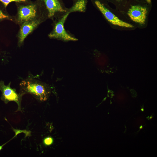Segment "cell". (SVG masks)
Segmentation results:
<instances>
[{"instance_id": "cell-1", "label": "cell", "mask_w": 157, "mask_h": 157, "mask_svg": "<svg viewBox=\"0 0 157 157\" xmlns=\"http://www.w3.org/2000/svg\"><path fill=\"white\" fill-rule=\"evenodd\" d=\"M23 94L29 93L41 101L48 99L51 92L50 88L45 83L33 79L22 81L20 84Z\"/></svg>"}, {"instance_id": "cell-2", "label": "cell", "mask_w": 157, "mask_h": 157, "mask_svg": "<svg viewBox=\"0 0 157 157\" xmlns=\"http://www.w3.org/2000/svg\"><path fill=\"white\" fill-rule=\"evenodd\" d=\"M127 14L131 20L140 24L146 22L148 12L147 4L144 0H130Z\"/></svg>"}, {"instance_id": "cell-3", "label": "cell", "mask_w": 157, "mask_h": 157, "mask_svg": "<svg viewBox=\"0 0 157 157\" xmlns=\"http://www.w3.org/2000/svg\"><path fill=\"white\" fill-rule=\"evenodd\" d=\"M94 5L100 11L107 20L113 25L126 28H132L134 26L119 19L107 7L104 0H92Z\"/></svg>"}, {"instance_id": "cell-4", "label": "cell", "mask_w": 157, "mask_h": 157, "mask_svg": "<svg viewBox=\"0 0 157 157\" xmlns=\"http://www.w3.org/2000/svg\"><path fill=\"white\" fill-rule=\"evenodd\" d=\"M70 13L67 10L66 13L55 24L53 31L48 35L50 38L66 41L78 40L76 38L69 34L64 28V23Z\"/></svg>"}, {"instance_id": "cell-5", "label": "cell", "mask_w": 157, "mask_h": 157, "mask_svg": "<svg viewBox=\"0 0 157 157\" xmlns=\"http://www.w3.org/2000/svg\"><path fill=\"white\" fill-rule=\"evenodd\" d=\"M10 83L8 85H5L3 81H0V90L2 93L1 99L6 104L11 101L15 102L18 106L17 111L22 112L21 102L22 96L24 94H18L15 89L10 87Z\"/></svg>"}, {"instance_id": "cell-6", "label": "cell", "mask_w": 157, "mask_h": 157, "mask_svg": "<svg viewBox=\"0 0 157 157\" xmlns=\"http://www.w3.org/2000/svg\"><path fill=\"white\" fill-rule=\"evenodd\" d=\"M43 2L48 13L49 17H53L57 13H66L61 0H41Z\"/></svg>"}, {"instance_id": "cell-7", "label": "cell", "mask_w": 157, "mask_h": 157, "mask_svg": "<svg viewBox=\"0 0 157 157\" xmlns=\"http://www.w3.org/2000/svg\"><path fill=\"white\" fill-rule=\"evenodd\" d=\"M36 7L34 4L21 6L18 11V19L25 22L32 20L36 15Z\"/></svg>"}, {"instance_id": "cell-8", "label": "cell", "mask_w": 157, "mask_h": 157, "mask_svg": "<svg viewBox=\"0 0 157 157\" xmlns=\"http://www.w3.org/2000/svg\"><path fill=\"white\" fill-rule=\"evenodd\" d=\"M39 20H34L24 22L21 27L19 35V44H21L26 37L32 32L40 24Z\"/></svg>"}, {"instance_id": "cell-9", "label": "cell", "mask_w": 157, "mask_h": 157, "mask_svg": "<svg viewBox=\"0 0 157 157\" xmlns=\"http://www.w3.org/2000/svg\"><path fill=\"white\" fill-rule=\"evenodd\" d=\"M73 6L68 10L70 13L85 11L88 2L87 0H73Z\"/></svg>"}, {"instance_id": "cell-10", "label": "cell", "mask_w": 157, "mask_h": 157, "mask_svg": "<svg viewBox=\"0 0 157 157\" xmlns=\"http://www.w3.org/2000/svg\"><path fill=\"white\" fill-rule=\"evenodd\" d=\"M26 1V0H0V1L4 4L5 7H6L10 3L12 2H21Z\"/></svg>"}, {"instance_id": "cell-11", "label": "cell", "mask_w": 157, "mask_h": 157, "mask_svg": "<svg viewBox=\"0 0 157 157\" xmlns=\"http://www.w3.org/2000/svg\"><path fill=\"white\" fill-rule=\"evenodd\" d=\"M53 142V139L51 137H48L44 139V144L47 145L51 144Z\"/></svg>"}, {"instance_id": "cell-12", "label": "cell", "mask_w": 157, "mask_h": 157, "mask_svg": "<svg viewBox=\"0 0 157 157\" xmlns=\"http://www.w3.org/2000/svg\"><path fill=\"white\" fill-rule=\"evenodd\" d=\"M113 1L116 2L119 5H122L126 4V1L125 0H112Z\"/></svg>"}, {"instance_id": "cell-13", "label": "cell", "mask_w": 157, "mask_h": 157, "mask_svg": "<svg viewBox=\"0 0 157 157\" xmlns=\"http://www.w3.org/2000/svg\"><path fill=\"white\" fill-rule=\"evenodd\" d=\"M8 18V16L4 15L0 9V19Z\"/></svg>"}, {"instance_id": "cell-14", "label": "cell", "mask_w": 157, "mask_h": 157, "mask_svg": "<svg viewBox=\"0 0 157 157\" xmlns=\"http://www.w3.org/2000/svg\"><path fill=\"white\" fill-rule=\"evenodd\" d=\"M15 137V136L14 137H13V138L12 139H11L10 140H9L7 142H6L5 143L3 144H2V145H0V151L3 149V147L5 144H6L7 143H8L12 139L14 138Z\"/></svg>"}, {"instance_id": "cell-15", "label": "cell", "mask_w": 157, "mask_h": 157, "mask_svg": "<svg viewBox=\"0 0 157 157\" xmlns=\"http://www.w3.org/2000/svg\"><path fill=\"white\" fill-rule=\"evenodd\" d=\"M148 3L149 4H151V0H144Z\"/></svg>"}]
</instances>
